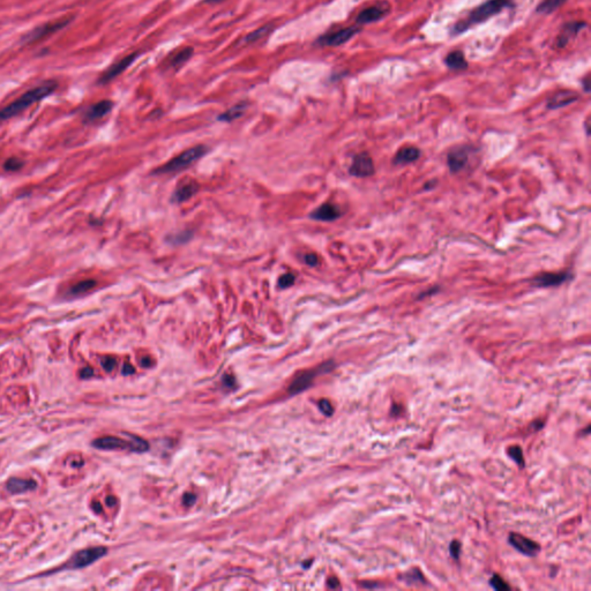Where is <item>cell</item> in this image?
<instances>
[{"label":"cell","instance_id":"7","mask_svg":"<svg viewBox=\"0 0 591 591\" xmlns=\"http://www.w3.org/2000/svg\"><path fill=\"white\" fill-rule=\"evenodd\" d=\"M471 147L469 146H458L453 148L447 156V163H448L449 170L454 173L462 171L469 163L470 157Z\"/></svg>","mask_w":591,"mask_h":591},{"label":"cell","instance_id":"48","mask_svg":"<svg viewBox=\"0 0 591 591\" xmlns=\"http://www.w3.org/2000/svg\"><path fill=\"white\" fill-rule=\"evenodd\" d=\"M207 3H221L223 2V0H206Z\"/></svg>","mask_w":591,"mask_h":591},{"label":"cell","instance_id":"5","mask_svg":"<svg viewBox=\"0 0 591 591\" xmlns=\"http://www.w3.org/2000/svg\"><path fill=\"white\" fill-rule=\"evenodd\" d=\"M106 547L96 546V547H89V549L81 550L76 552L69 558L68 561L65 563L63 569H80L85 568L89 565L97 561L98 559L103 558L106 554Z\"/></svg>","mask_w":591,"mask_h":591},{"label":"cell","instance_id":"10","mask_svg":"<svg viewBox=\"0 0 591 591\" xmlns=\"http://www.w3.org/2000/svg\"><path fill=\"white\" fill-rule=\"evenodd\" d=\"M573 279V275L568 272L561 273H543L532 280V284L538 288H552L566 283Z\"/></svg>","mask_w":591,"mask_h":591},{"label":"cell","instance_id":"8","mask_svg":"<svg viewBox=\"0 0 591 591\" xmlns=\"http://www.w3.org/2000/svg\"><path fill=\"white\" fill-rule=\"evenodd\" d=\"M351 176L357 178H366L374 173V163L371 156L367 153H360L356 155L353 159V164L349 168Z\"/></svg>","mask_w":591,"mask_h":591},{"label":"cell","instance_id":"42","mask_svg":"<svg viewBox=\"0 0 591 591\" xmlns=\"http://www.w3.org/2000/svg\"><path fill=\"white\" fill-rule=\"evenodd\" d=\"M141 365L143 367H149L151 366V359L149 357H145L141 360Z\"/></svg>","mask_w":591,"mask_h":591},{"label":"cell","instance_id":"11","mask_svg":"<svg viewBox=\"0 0 591 591\" xmlns=\"http://www.w3.org/2000/svg\"><path fill=\"white\" fill-rule=\"evenodd\" d=\"M359 33V28L357 27H349L345 29H341L338 32L325 35L320 38V44L326 46H338L350 41L356 34Z\"/></svg>","mask_w":591,"mask_h":591},{"label":"cell","instance_id":"46","mask_svg":"<svg viewBox=\"0 0 591 591\" xmlns=\"http://www.w3.org/2000/svg\"><path fill=\"white\" fill-rule=\"evenodd\" d=\"M93 507H94V511L96 513H101L102 512V508L101 505H99L98 502H93Z\"/></svg>","mask_w":591,"mask_h":591},{"label":"cell","instance_id":"41","mask_svg":"<svg viewBox=\"0 0 591 591\" xmlns=\"http://www.w3.org/2000/svg\"><path fill=\"white\" fill-rule=\"evenodd\" d=\"M438 289H439V288H432V289H429V290H427V291H426V292H423V293H421V294H419V296H418V298H419V299H421V298H424V297H427V296H429V294H433V293H436V292H437L436 290H438Z\"/></svg>","mask_w":591,"mask_h":591},{"label":"cell","instance_id":"12","mask_svg":"<svg viewBox=\"0 0 591 591\" xmlns=\"http://www.w3.org/2000/svg\"><path fill=\"white\" fill-rule=\"evenodd\" d=\"M342 215V211L337 206L333 205V203H324L320 207L313 210L310 217L312 220L321 221V222H332L337 219H340Z\"/></svg>","mask_w":591,"mask_h":591},{"label":"cell","instance_id":"40","mask_svg":"<svg viewBox=\"0 0 591 591\" xmlns=\"http://www.w3.org/2000/svg\"><path fill=\"white\" fill-rule=\"evenodd\" d=\"M136 372V369L132 366V365H129L128 363H126L123 367V374L124 375H129V374H133V373Z\"/></svg>","mask_w":591,"mask_h":591},{"label":"cell","instance_id":"20","mask_svg":"<svg viewBox=\"0 0 591 591\" xmlns=\"http://www.w3.org/2000/svg\"><path fill=\"white\" fill-rule=\"evenodd\" d=\"M112 106H114V103L111 101H101L96 104H94L93 106L89 109V111L87 112V119L90 120V121H94V120H97L99 118H102L105 115H108L109 112L111 111Z\"/></svg>","mask_w":591,"mask_h":591},{"label":"cell","instance_id":"25","mask_svg":"<svg viewBox=\"0 0 591 591\" xmlns=\"http://www.w3.org/2000/svg\"><path fill=\"white\" fill-rule=\"evenodd\" d=\"M566 3V0H544L537 7V12L542 14H550V13L557 11L558 8Z\"/></svg>","mask_w":591,"mask_h":591},{"label":"cell","instance_id":"27","mask_svg":"<svg viewBox=\"0 0 591 591\" xmlns=\"http://www.w3.org/2000/svg\"><path fill=\"white\" fill-rule=\"evenodd\" d=\"M508 455H509V458L512 460H514V462L516 464H519L520 467H524V458H523V451L522 448H521L520 446H511L509 448H508Z\"/></svg>","mask_w":591,"mask_h":591},{"label":"cell","instance_id":"35","mask_svg":"<svg viewBox=\"0 0 591 591\" xmlns=\"http://www.w3.org/2000/svg\"><path fill=\"white\" fill-rule=\"evenodd\" d=\"M191 238V232H181L179 234H177V236H173L170 238V241L172 240L173 243H176V244H179V243H185L189 239Z\"/></svg>","mask_w":591,"mask_h":591},{"label":"cell","instance_id":"38","mask_svg":"<svg viewBox=\"0 0 591 591\" xmlns=\"http://www.w3.org/2000/svg\"><path fill=\"white\" fill-rule=\"evenodd\" d=\"M94 375V369L90 368V367H86L84 369H81L80 372V377L82 379H88V378L93 377Z\"/></svg>","mask_w":591,"mask_h":591},{"label":"cell","instance_id":"23","mask_svg":"<svg viewBox=\"0 0 591 591\" xmlns=\"http://www.w3.org/2000/svg\"><path fill=\"white\" fill-rule=\"evenodd\" d=\"M65 24H66V21H60V22H55V23H50L47 25H44V27H42L38 30H36V32H34L30 37H32V40H40V38L44 37L45 35L52 34V33H55L56 30L63 28Z\"/></svg>","mask_w":591,"mask_h":591},{"label":"cell","instance_id":"29","mask_svg":"<svg viewBox=\"0 0 591 591\" xmlns=\"http://www.w3.org/2000/svg\"><path fill=\"white\" fill-rule=\"evenodd\" d=\"M490 584L493 586L495 590H509L511 586L508 585L505 581L502 580L501 576L499 575H493L492 579L490 580Z\"/></svg>","mask_w":591,"mask_h":591},{"label":"cell","instance_id":"36","mask_svg":"<svg viewBox=\"0 0 591 591\" xmlns=\"http://www.w3.org/2000/svg\"><path fill=\"white\" fill-rule=\"evenodd\" d=\"M304 260H305V262L308 264V266H311V267H315L316 264H318V262H319L318 256H316L315 254H306L305 258H304Z\"/></svg>","mask_w":591,"mask_h":591},{"label":"cell","instance_id":"43","mask_svg":"<svg viewBox=\"0 0 591 591\" xmlns=\"http://www.w3.org/2000/svg\"><path fill=\"white\" fill-rule=\"evenodd\" d=\"M328 585L330 586V588L335 589V588H337V586H338V581L336 579H334V577H333V579H329Z\"/></svg>","mask_w":591,"mask_h":591},{"label":"cell","instance_id":"4","mask_svg":"<svg viewBox=\"0 0 591 591\" xmlns=\"http://www.w3.org/2000/svg\"><path fill=\"white\" fill-rule=\"evenodd\" d=\"M207 153L206 146H195L193 148L185 150L184 153L176 156L172 159L169 160L162 167L155 170V175H165V173H176L178 171H181L186 169L190 165H192L195 160L201 158L203 155Z\"/></svg>","mask_w":591,"mask_h":591},{"label":"cell","instance_id":"14","mask_svg":"<svg viewBox=\"0 0 591 591\" xmlns=\"http://www.w3.org/2000/svg\"><path fill=\"white\" fill-rule=\"evenodd\" d=\"M37 488V483L32 479H22V478L12 477L7 480L6 490L12 494H20L33 491Z\"/></svg>","mask_w":591,"mask_h":591},{"label":"cell","instance_id":"1","mask_svg":"<svg viewBox=\"0 0 591 591\" xmlns=\"http://www.w3.org/2000/svg\"><path fill=\"white\" fill-rule=\"evenodd\" d=\"M56 87H57V85L55 82H45V84L28 90L22 96H20L14 102L8 104L7 106L0 110V123L13 118V117L24 111L27 108L32 106L33 104L40 102L43 98L49 96V95L53 93Z\"/></svg>","mask_w":591,"mask_h":591},{"label":"cell","instance_id":"32","mask_svg":"<svg viewBox=\"0 0 591 591\" xmlns=\"http://www.w3.org/2000/svg\"><path fill=\"white\" fill-rule=\"evenodd\" d=\"M319 409L321 410V412H323L325 416H327V417H330L334 414V408L332 406V403H330L328 399H325V398L321 399V401L319 402Z\"/></svg>","mask_w":591,"mask_h":591},{"label":"cell","instance_id":"13","mask_svg":"<svg viewBox=\"0 0 591 591\" xmlns=\"http://www.w3.org/2000/svg\"><path fill=\"white\" fill-rule=\"evenodd\" d=\"M577 98H579V95H577L575 91L572 90L558 91L557 94H554L553 96L549 99V102H547V108L551 109V110H555V109L567 106L569 104L576 102Z\"/></svg>","mask_w":591,"mask_h":591},{"label":"cell","instance_id":"30","mask_svg":"<svg viewBox=\"0 0 591 591\" xmlns=\"http://www.w3.org/2000/svg\"><path fill=\"white\" fill-rule=\"evenodd\" d=\"M296 277L293 274H284L279 279V285L282 289H288L291 285H293Z\"/></svg>","mask_w":591,"mask_h":591},{"label":"cell","instance_id":"33","mask_svg":"<svg viewBox=\"0 0 591 591\" xmlns=\"http://www.w3.org/2000/svg\"><path fill=\"white\" fill-rule=\"evenodd\" d=\"M461 543L459 541H453L450 543L449 545V553L451 555V558H454L455 560H458L460 558V554H461Z\"/></svg>","mask_w":591,"mask_h":591},{"label":"cell","instance_id":"21","mask_svg":"<svg viewBox=\"0 0 591 591\" xmlns=\"http://www.w3.org/2000/svg\"><path fill=\"white\" fill-rule=\"evenodd\" d=\"M445 63L447 66L450 69H454V71H461V69H466L468 67L467 60L461 51L450 52L446 57Z\"/></svg>","mask_w":591,"mask_h":591},{"label":"cell","instance_id":"6","mask_svg":"<svg viewBox=\"0 0 591 591\" xmlns=\"http://www.w3.org/2000/svg\"><path fill=\"white\" fill-rule=\"evenodd\" d=\"M335 367V364L334 362H327L323 365H320L314 369H310V371H305V372H302L301 374L298 377L294 378V380L292 381V384L289 386V393L290 394H299L304 392V390L307 389L308 387H310L313 381L318 375L320 374H325V373L330 372L332 369Z\"/></svg>","mask_w":591,"mask_h":591},{"label":"cell","instance_id":"9","mask_svg":"<svg viewBox=\"0 0 591 591\" xmlns=\"http://www.w3.org/2000/svg\"><path fill=\"white\" fill-rule=\"evenodd\" d=\"M508 542H509V544L514 547L515 550L519 551L520 553L528 555V557H536L541 551V546L538 543L533 542L530 540V538L524 537L520 533L512 532L509 534V537H508Z\"/></svg>","mask_w":591,"mask_h":591},{"label":"cell","instance_id":"2","mask_svg":"<svg viewBox=\"0 0 591 591\" xmlns=\"http://www.w3.org/2000/svg\"><path fill=\"white\" fill-rule=\"evenodd\" d=\"M513 6H514V4L511 0H488V2L481 4L480 6L476 7L466 20L460 21L459 23H456L453 28V33L455 35L464 33L471 25L484 22V21L489 20L490 17L502 12L505 8H509Z\"/></svg>","mask_w":591,"mask_h":591},{"label":"cell","instance_id":"3","mask_svg":"<svg viewBox=\"0 0 591 591\" xmlns=\"http://www.w3.org/2000/svg\"><path fill=\"white\" fill-rule=\"evenodd\" d=\"M126 437L129 439L128 441L124 440V439H120L118 437L98 438L96 440L93 441V446L95 448L103 450L121 449L136 451V453H143V451H147L148 448H149L148 442L143 440V439L137 436H133V434L129 433H126Z\"/></svg>","mask_w":591,"mask_h":591},{"label":"cell","instance_id":"39","mask_svg":"<svg viewBox=\"0 0 591 591\" xmlns=\"http://www.w3.org/2000/svg\"><path fill=\"white\" fill-rule=\"evenodd\" d=\"M184 502L186 503L187 506H192L193 503L195 502V495L192 493H187L184 495Z\"/></svg>","mask_w":591,"mask_h":591},{"label":"cell","instance_id":"26","mask_svg":"<svg viewBox=\"0 0 591 591\" xmlns=\"http://www.w3.org/2000/svg\"><path fill=\"white\" fill-rule=\"evenodd\" d=\"M97 282L95 280H85V281H81L79 283H76L75 285H73L71 288V293L74 296H77V294H82V293H86L88 292L89 290L94 289L95 286H96Z\"/></svg>","mask_w":591,"mask_h":591},{"label":"cell","instance_id":"45","mask_svg":"<svg viewBox=\"0 0 591 591\" xmlns=\"http://www.w3.org/2000/svg\"><path fill=\"white\" fill-rule=\"evenodd\" d=\"M363 588H366V589H373V588H378L379 584L378 583H362Z\"/></svg>","mask_w":591,"mask_h":591},{"label":"cell","instance_id":"19","mask_svg":"<svg viewBox=\"0 0 591 591\" xmlns=\"http://www.w3.org/2000/svg\"><path fill=\"white\" fill-rule=\"evenodd\" d=\"M386 15V11L382 10L380 7H369L360 12L357 16V22L360 24L372 23L375 21H379Z\"/></svg>","mask_w":591,"mask_h":591},{"label":"cell","instance_id":"31","mask_svg":"<svg viewBox=\"0 0 591 591\" xmlns=\"http://www.w3.org/2000/svg\"><path fill=\"white\" fill-rule=\"evenodd\" d=\"M22 165H23V163L21 162L19 158L12 157V158L6 160L4 168H5V170H7V171H17V170H20L21 168H22Z\"/></svg>","mask_w":591,"mask_h":591},{"label":"cell","instance_id":"37","mask_svg":"<svg viewBox=\"0 0 591 591\" xmlns=\"http://www.w3.org/2000/svg\"><path fill=\"white\" fill-rule=\"evenodd\" d=\"M266 32H267V28H262V29H259V30H256V32L252 33L251 35H249V36H247V41H253V40H256V38L261 37V34H262V33L264 34V33H266Z\"/></svg>","mask_w":591,"mask_h":591},{"label":"cell","instance_id":"47","mask_svg":"<svg viewBox=\"0 0 591 591\" xmlns=\"http://www.w3.org/2000/svg\"><path fill=\"white\" fill-rule=\"evenodd\" d=\"M583 85L585 86V91H589V77L586 76L585 80H583Z\"/></svg>","mask_w":591,"mask_h":591},{"label":"cell","instance_id":"15","mask_svg":"<svg viewBox=\"0 0 591 591\" xmlns=\"http://www.w3.org/2000/svg\"><path fill=\"white\" fill-rule=\"evenodd\" d=\"M137 57H138L137 53H132V55L127 56V57L121 59L120 62L116 63L114 66H111L105 73H104V75L102 76V79H101V82H103V84H106V82H109L110 80L115 79L116 76H118L119 74L123 73L126 68H128L129 65H131L134 60H136Z\"/></svg>","mask_w":591,"mask_h":591},{"label":"cell","instance_id":"22","mask_svg":"<svg viewBox=\"0 0 591 591\" xmlns=\"http://www.w3.org/2000/svg\"><path fill=\"white\" fill-rule=\"evenodd\" d=\"M245 109L246 105L244 103H240V104H237V105H234L233 108L229 109L228 111H225L224 114H222L219 117V120L221 121H232L234 119H238L239 117H241L243 114L245 112Z\"/></svg>","mask_w":591,"mask_h":591},{"label":"cell","instance_id":"34","mask_svg":"<svg viewBox=\"0 0 591 591\" xmlns=\"http://www.w3.org/2000/svg\"><path fill=\"white\" fill-rule=\"evenodd\" d=\"M101 365L106 372H112L116 367L117 362H116V359L112 358V357H104L101 360Z\"/></svg>","mask_w":591,"mask_h":591},{"label":"cell","instance_id":"28","mask_svg":"<svg viewBox=\"0 0 591 591\" xmlns=\"http://www.w3.org/2000/svg\"><path fill=\"white\" fill-rule=\"evenodd\" d=\"M192 53H193V49H191V47H186V49L181 50L180 52H178V53L172 59L171 66H179V65L184 64L185 62H187V60L191 58V56H192Z\"/></svg>","mask_w":591,"mask_h":591},{"label":"cell","instance_id":"16","mask_svg":"<svg viewBox=\"0 0 591 591\" xmlns=\"http://www.w3.org/2000/svg\"><path fill=\"white\" fill-rule=\"evenodd\" d=\"M585 22H580V21H574V22H568L562 27L561 34L559 35L557 45L559 47H565L567 43L571 41L572 37L576 36L580 30L585 27Z\"/></svg>","mask_w":591,"mask_h":591},{"label":"cell","instance_id":"18","mask_svg":"<svg viewBox=\"0 0 591 591\" xmlns=\"http://www.w3.org/2000/svg\"><path fill=\"white\" fill-rule=\"evenodd\" d=\"M420 157V150L418 149L417 147H412V146H408V147H403L399 149L396 155L394 156V159L393 162L394 164H397V165H404V164H409L412 162H416L417 159Z\"/></svg>","mask_w":591,"mask_h":591},{"label":"cell","instance_id":"17","mask_svg":"<svg viewBox=\"0 0 591 591\" xmlns=\"http://www.w3.org/2000/svg\"><path fill=\"white\" fill-rule=\"evenodd\" d=\"M198 191H199L198 182L194 181V180H189V181L184 182V184H181L179 187L176 190V192L172 197V200L178 203L185 202L192 197H194V195L198 193Z\"/></svg>","mask_w":591,"mask_h":591},{"label":"cell","instance_id":"24","mask_svg":"<svg viewBox=\"0 0 591 591\" xmlns=\"http://www.w3.org/2000/svg\"><path fill=\"white\" fill-rule=\"evenodd\" d=\"M399 579L403 580L404 583L407 584H417V583H420V584H425L426 583V580H425V577L421 574L419 569H411L408 573H404L402 576H399Z\"/></svg>","mask_w":591,"mask_h":591},{"label":"cell","instance_id":"44","mask_svg":"<svg viewBox=\"0 0 591 591\" xmlns=\"http://www.w3.org/2000/svg\"><path fill=\"white\" fill-rule=\"evenodd\" d=\"M116 498L115 497H108L106 498V505L109 507H114L116 505Z\"/></svg>","mask_w":591,"mask_h":591}]
</instances>
